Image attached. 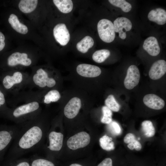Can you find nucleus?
<instances>
[{"label": "nucleus", "instance_id": "1", "mask_svg": "<svg viewBox=\"0 0 166 166\" xmlns=\"http://www.w3.org/2000/svg\"><path fill=\"white\" fill-rule=\"evenodd\" d=\"M45 130L44 123L38 117L22 124L9 155L16 157L38 149L44 139Z\"/></svg>", "mask_w": 166, "mask_h": 166}, {"label": "nucleus", "instance_id": "2", "mask_svg": "<svg viewBox=\"0 0 166 166\" xmlns=\"http://www.w3.org/2000/svg\"><path fill=\"white\" fill-rule=\"evenodd\" d=\"M101 69L98 66L83 63L78 65L75 75H70L76 87L83 90L88 93L91 92V84L93 79L100 75Z\"/></svg>", "mask_w": 166, "mask_h": 166}, {"label": "nucleus", "instance_id": "3", "mask_svg": "<svg viewBox=\"0 0 166 166\" xmlns=\"http://www.w3.org/2000/svg\"><path fill=\"white\" fill-rule=\"evenodd\" d=\"M39 109V103L34 101L12 110L9 109L1 116L13 120L18 124L22 125L37 117Z\"/></svg>", "mask_w": 166, "mask_h": 166}, {"label": "nucleus", "instance_id": "4", "mask_svg": "<svg viewBox=\"0 0 166 166\" xmlns=\"http://www.w3.org/2000/svg\"><path fill=\"white\" fill-rule=\"evenodd\" d=\"M22 125L0 126V158L4 155L15 138Z\"/></svg>", "mask_w": 166, "mask_h": 166}, {"label": "nucleus", "instance_id": "5", "mask_svg": "<svg viewBox=\"0 0 166 166\" xmlns=\"http://www.w3.org/2000/svg\"><path fill=\"white\" fill-rule=\"evenodd\" d=\"M97 29L101 39L106 43L113 42L115 37L113 24L110 20L103 19L99 21L97 25Z\"/></svg>", "mask_w": 166, "mask_h": 166}, {"label": "nucleus", "instance_id": "6", "mask_svg": "<svg viewBox=\"0 0 166 166\" xmlns=\"http://www.w3.org/2000/svg\"><path fill=\"white\" fill-rule=\"evenodd\" d=\"M33 80L36 85L41 88H53L56 86L57 83L55 78L42 68L36 71L33 75Z\"/></svg>", "mask_w": 166, "mask_h": 166}, {"label": "nucleus", "instance_id": "7", "mask_svg": "<svg viewBox=\"0 0 166 166\" xmlns=\"http://www.w3.org/2000/svg\"><path fill=\"white\" fill-rule=\"evenodd\" d=\"M90 141L89 134L86 132H81L70 137L67 141V144L69 148L75 150L86 146Z\"/></svg>", "mask_w": 166, "mask_h": 166}, {"label": "nucleus", "instance_id": "8", "mask_svg": "<svg viewBox=\"0 0 166 166\" xmlns=\"http://www.w3.org/2000/svg\"><path fill=\"white\" fill-rule=\"evenodd\" d=\"M140 78L139 70L135 65H132L128 68L126 75L124 81L125 87L132 89L138 84Z\"/></svg>", "mask_w": 166, "mask_h": 166}, {"label": "nucleus", "instance_id": "9", "mask_svg": "<svg viewBox=\"0 0 166 166\" xmlns=\"http://www.w3.org/2000/svg\"><path fill=\"white\" fill-rule=\"evenodd\" d=\"M49 144L47 146L48 150L51 152L60 151L62 146L63 135L61 132L51 131L48 134Z\"/></svg>", "mask_w": 166, "mask_h": 166}, {"label": "nucleus", "instance_id": "10", "mask_svg": "<svg viewBox=\"0 0 166 166\" xmlns=\"http://www.w3.org/2000/svg\"><path fill=\"white\" fill-rule=\"evenodd\" d=\"M113 24L115 32L118 33L119 37L123 40L126 38V31L130 30L132 27L130 20L124 17L117 18L114 21Z\"/></svg>", "mask_w": 166, "mask_h": 166}, {"label": "nucleus", "instance_id": "11", "mask_svg": "<svg viewBox=\"0 0 166 166\" xmlns=\"http://www.w3.org/2000/svg\"><path fill=\"white\" fill-rule=\"evenodd\" d=\"M23 79L22 73L18 71L15 72L12 75L4 74L0 76L2 86L3 89L8 90L15 85L21 83Z\"/></svg>", "mask_w": 166, "mask_h": 166}, {"label": "nucleus", "instance_id": "12", "mask_svg": "<svg viewBox=\"0 0 166 166\" xmlns=\"http://www.w3.org/2000/svg\"><path fill=\"white\" fill-rule=\"evenodd\" d=\"M53 34L56 41L62 46L67 45L70 39L69 31L64 23H59L55 26Z\"/></svg>", "mask_w": 166, "mask_h": 166}, {"label": "nucleus", "instance_id": "13", "mask_svg": "<svg viewBox=\"0 0 166 166\" xmlns=\"http://www.w3.org/2000/svg\"><path fill=\"white\" fill-rule=\"evenodd\" d=\"M31 63V60L28 57V55L26 53L14 52L9 56L7 59V64L10 67H13L18 65L28 66Z\"/></svg>", "mask_w": 166, "mask_h": 166}, {"label": "nucleus", "instance_id": "14", "mask_svg": "<svg viewBox=\"0 0 166 166\" xmlns=\"http://www.w3.org/2000/svg\"><path fill=\"white\" fill-rule=\"evenodd\" d=\"M166 72V62L164 60H159L154 62L149 72V76L152 80L161 78Z\"/></svg>", "mask_w": 166, "mask_h": 166}, {"label": "nucleus", "instance_id": "15", "mask_svg": "<svg viewBox=\"0 0 166 166\" xmlns=\"http://www.w3.org/2000/svg\"><path fill=\"white\" fill-rule=\"evenodd\" d=\"M143 101L147 106L155 110L162 109L165 105L164 101L157 95L154 94L145 95L143 97Z\"/></svg>", "mask_w": 166, "mask_h": 166}, {"label": "nucleus", "instance_id": "16", "mask_svg": "<svg viewBox=\"0 0 166 166\" xmlns=\"http://www.w3.org/2000/svg\"><path fill=\"white\" fill-rule=\"evenodd\" d=\"M143 48L150 55L155 56L160 52V48L157 39L153 36L147 38L144 41Z\"/></svg>", "mask_w": 166, "mask_h": 166}, {"label": "nucleus", "instance_id": "17", "mask_svg": "<svg viewBox=\"0 0 166 166\" xmlns=\"http://www.w3.org/2000/svg\"><path fill=\"white\" fill-rule=\"evenodd\" d=\"M148 18L151 22L159 25H163L166 23V11L160 8L152 9L149 12Z\"/></svg>", "mask_w": 166, "mask_h": 166}, {"label": "nucleus", "instance_id": "18", "mask_svg": "<svg viewBox=\"0 0 166 166\" xmlns=\"http://www.w3.org/2000/svg\"><path fill=\"white\" fill-rule=\"evenodd\" d=\"M8 21L12 28L17 32L22 34H26L28 32L27 27L20 22L15 14H11Z\"/></svg>", "mask_w": 166, "mask_h": 166}, {"label": "nucleus", "instance_id": "19", "mask_svg": "<svg viewBox=\"0 0 166 166\" xmlns=\"http://www.w3.org/2000/svg\"><path fill=\"white\" fill-rule=\"evenodd\" d=\"M37 0H22L18 4V7L21 11L28 13L34 11L37 7Z\"/></svg>", "mask_w": 166, "mask_h": 166}, {"label": "nucleus", "instance_id": "20", "mask_svg": "<svg viewBox=\"0 0 166 166\" xmlns=\"http://www.w3.org/2000/svg\"><path fill=\"white\" fill-rule=\"evenodd\" d=\"M94 43L93 38L87 36L85 37L81 40L78 42L76 47L78 51L82 53L87 52L89 49L92 47Z\"/></svg>", "mask_w": 166, "mask_h": 166}, {"label": "nucleus", "instance_id": "21", "mask_svg": "<svg viewBox=\"0 0 166 166\" xmlns=\"http://www.w3.org/2000/svg\"><path fill=\"white\" fill-rule=\"evenodd\" d=\"M53 2L58 9L63 13H68L72 10L73 5L71 0H53Z\"/></svg>", "mask_w": 166, "mask_h": 166}, {"label": "nucleus", "instance_id": "22", "mask_svg": "<svg viewBox=\"0 0 166 166\" xmlns=\"http://www.w3.org/2000/svg\"><path fill=\"white\" fill-rule=\"evenodd\" d=\"M61 97V94L58 90L52 89L48 91L44 95L43 102L46 104H49L58 101Z\"/></svg>", "mask_w": 166, "mask_h": 166}, {"label": "nucleus", "instance_id": "23", "mask_svg": "<svg viewBox=\"0 0 166 166\" xmlns=\"http://www.w3.org/2000/svg\"><path fill=\"white\" fill-rule=\"evenodd\" d=\"M110 51L107 49H102L96 51L92 56L93 60L100 63L104 62L110 55Z\"/></svg>", "mask_w": 166, "mask_h": 166}, {"label": "nucleus", "instance_id": "24", "mask_svg": "<svg viewBox=\"0 0 166 166\" xmlns=\"http://www.w3.org/2000/svg\"><path fill=\"white\" fill-rule=\"evenodd\" d=\"M112 138L105 135L99 140L100 145L103 149L110 151L114 149V144Z\"/></svg>", "mask_w": 166, "mask_h": 166}, {"label": "nucleus", "instance_id": "25", "mask_svg": "<svg viewBox=\"0 0 166 166\" xmlns=\"http://www.w3.org/2000/svg\"><path fill=\"white\" fill-rule=\"evenodd\" d=\"M142 130L144 135L147 137L153 136L155 133V129L152 122L148 120L143 121L141 124Z\"/></svg>", "mask_w": 166, "mask_h": 166}, {"label": "nucleus", "instance_id": "26", "mask_svg": "<svg viewBox=\"0 0 166 166\" xmlns=\"http://www.w3.org/2000/svg\"><path fill=\"white\" fill-rule=\"evenodd\" d=\"M105 106L111 111L117 112L120 109V105L112 94H110L108 96L105 100Z\"/></svg>", "mask_w": 166, "mask_h": 166}, {"label": "nucleus", "instance_id": "27", "mask_svg": "<svg viewBox=\"0 0 166 166\" xmlns=\"http://www.w3.org/2000/svg\"><path fill=\"white\" fill-rule=\"evenodd\" d=\"M108 1L113 6L121 8L124 12H129L132 9L131 5L124 0H109Z\"/></svg>", "mask_w": 166, "mask_h": 166}, {"label": "nucleus", "instance_id": "28", "mask_svg": "<svg viewBox=\"0 0 166 166\" xmlns=\"http://www.w3.org/2000/svg\"><path fill=\"white\" fill-rule=\"evenodd\" d=\"M31 166H55V165L51 161L35 156L32 160Z\"/></svg>", "mask_w": 166, "mask_h": 166}, {"label": "nucleus", "instance_id": "29", "mask_svg": "<svg viewBox=\"0 0 166 166\" xmlns=\"http://www.w3.org/2000/svg\"><path fill=\"white\" fill-rule=\"evenodd\" d=\"M103 116L101 121L102 123L109 124L112 121V111L106 106L102 108Z\"/></svg>", "mask_w": 166, "mask_h": 166}, {"label": "nucleus", "instance_id": "30", "mask_svg": "<svg viewBox=\"0 0 166 166\" xmlns=\"http://www.w3.org/2000/svg\"><path fill=\"white\" fill-rule=\"evenodd\" d=\"M4 89L2 85H0V115L5 113L9 109L6 105V99Z\"/></svg>", "mask_w": 166, "mask_h": 166}, {"label": "nucleus", "instance_id": "31", "mask_svg": "<svg viewBox=\"0 0 166 166\" xmlns=\"http://www.w3.org/2000/svg\"><path fill=\"white\" fill-rule=\"evenodd\" d=\"M108 128L109 131L113 135H119L121 133V130L119 125L115 121H112L108 124Z\"/></svg>", "mask_w": 166, "mask_h": 166}, {"label": "nucleus", "instance_id": "32", "mask_svg": "<svg viewBox=\"0 0 166 166\" xmlns=\"http://www.w3.org/2000/svg\"><path fill=\"white\" fill-rule=\"evenodd\" d=\"M135 140L134 135L132 133L127 134L124 139V142L126 144H129L133 142Z\"/></svg>", "mask_w": 166, "mask_h": 166}, {"label": "nucleus", "instance_id": "33", "mask_svg": "<svg viewBox=\"0 0 166 166\" xmlns=\"http://www.w3.org/2000/svg\"><path fill=\"white\" fill-rule=\"evenodd\" d=\"M97 166H113L112 160L110 158H107L104 159Z\"/></svg>", "mask_w": 166, "mask_h": 166}, {"label": "nucleus", "instance_id": "34", "mask_svg": "<svg viewBox=\"0 0 166 166\" xmlns=\"http://www.w3.org/2000/svg\"><path fill=\"white\" fill-rule=\"evenodd\" d=\"M5 37L3 34L0 32V52L2 51L5 45Z\"/></svg>", "mask_w": 166, "mask_h": 166}, {"label": "nucleus", "instance_id": "35", "mask_svg": "<svg viewBox=\"0 0 166 166\" xmlns=\"http://www.w3.org/2000/svg\"><path fill=\"white\" fill-rule=\"evenodd\" d=\"M133 145L134 148L137 151H140L141 149L142 146L141 144L136 140L133 142Z\"/></svg>", "mask_w": 166, "mask_h": 166}, {"label": "nucleus", "instance_id": "36", "mask_svg": "<svg viewBox=\"0 0 166 166\" xmlns=\"http://www.w3.org/2000/svg\"><path fill=\"white\" fill-rule=\"evenodd\" d=\"M15 166H30L28 162L23 160L19 162Z\"/></svg>", "mask_w": 166, "mask_h": 166}, {"label": "nucleus", "instance_id": "37", "mask_svg": "<svg viewBox=\"0 0 166 166\" xmlns=\"http://www.w3.org/2000/svg\"><path fill=\"white\" fill-rule=\"evenodd\" d=\"M69 166H82V165L77 164H71Z\"/></svg>", "mask_w": 166, "mask_h": 166}, {"label": "nucleus", "instance_id": "38", "mask_svg": "<svg viewBox=\"0 0 166 166\" xmlns=\"http://www.w3.org/2000/svg\"></svg>", "mask_w": 166, "mask_h": 166}]
</instances>
